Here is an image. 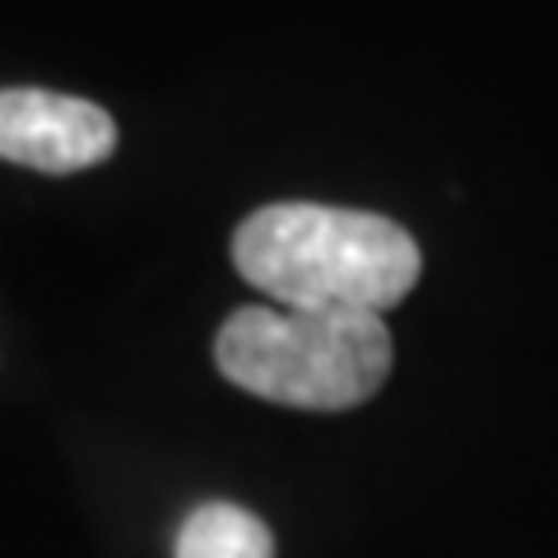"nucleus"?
<instances>
[{"label": "nucleus", "mask_w": 558, "mask_h": 558, "mask_svg": "<svg viewBox=\"0 0 558 558\" xmlns=\"http://www.w3.org/2000/svg\"><path fill=\"white\" fill-rule=\"evenodd\" d=\"M238 275L284 307L387 312L418 284L424 256L396 219L373 209L279 201L233 233Z\"/></svg>", "instance_id": "obj_1"}, {"label": "nucleus", "mask_w": 558, "mask_h": 558, "mask_svg": "<svg viewBox=\"0 0 558 558\" xmlns=\"http://www.w3.org/2000/svg\"><path fill=\"white\" fill-rule=\"evenodd\" d=\"M233 387L293 410H354L391 373V330L377 312L238 307L215 336Z\"/></svg>", "instance_id": "obj_2"}, {"label": "nucleus", "mask_w": 558, "mask_h": 558, "mask_svg": "<svg viewBox=\"0 0 558 558\" xmlns=\"http://www.w3.org/2000/svg\"><path fill=\"white\" fill-rule=\"evenodd\" d=\"M117 149L112 117L89 98L0 89V159L33 172H80Z\"/></svg>", "instance_id": "obj_3"}, {"label": "nucleus", "mask_w": 558, "mask_h": 558, "mask_svg": "<svg viewBox=\"0 0 558 558\" xmlns=\"http://www.w3.org/2000/svg\"><path fill=\"white\" fill-rule=\"evenodd\" d=\"M178 558H275L270 526L238 502H205L178 531Z\"/></svg>", "instance_id": "obj_4"}]
</instances>
